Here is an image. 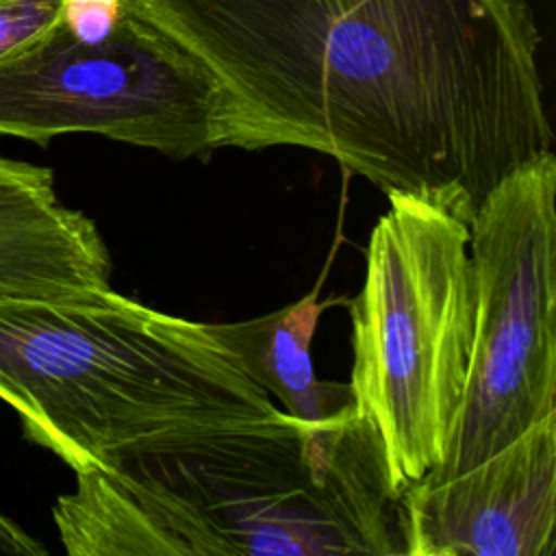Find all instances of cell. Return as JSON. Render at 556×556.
Segmentation results:
<instances>
[{
  "label": "cell",
  "instance_id": "cell-1",
  "mask_svg": "<svg viewBox=\"0 0 556 556\" xmlns=\"http://www.w3.org/2000/svg\"><path fill=\"white\" fill-rule=\"evenodd\" d=\"M217 78L213 146L321 152L471 222L552 152L528 0H124Z\"/></svg>",
  "mask_w": 556,
  "mask_h": 556
},
{
  "label": "cell",
  "instance_id": "cell-2",
  "mask_svg": "<svg viewBox=\"0 0 556 556\" xmlns=\"http://www.w3.org/2000/svg\"><path fill=\"white\" fill-rule=\"evenodd\" d=\"M74 473L52 506L70 556H406L404 489L356 408L174 430Z\"/></svg>",
  "mask_w": 556,
  "mask_h": 556
},
{
  "label": "cell",
  "instance_id": "cell-3",
  "mask_svg": "<svg viewBox=\"0 0 556 556\" xmlns=\"http://www.w3.org/2000/svg\"><path fill=\"white\" fill-rule=\"evenodd\" d=\"M0 400L74 471L141 439L280 410L213 324L113 289L0 295Z\"/></svg>",
  "mask_w": 556,
  "mask_h": 556
},
{
  "label": "cell",
  "instance_id": "cell-4",
  "mask_svg": "<svg viewBox=\"0 0 556 556\" xmlns=\"http://www.w3.org/2000/svg\"><path fill=\"white\" fill-rule=\"evenodd\" d=\"M350 302L354 406L406 489L445 458L473 337L469 222L419 195H389Z\"/></svg>",
  "mask_w": 556,
  "mask_h": 556
},
{
  "label": "cell",
  "instance_id": "cell-5",
  "mask_svg": "<svg viewBox=\"0 0 556 556\" xmlns=\"http://www.w3.org/2000/svg\"><path fill=\"white\" fill-rule=\"evenodd\" d=\"M473 337L445 458L456 476L556 415V156L500 180L469 222Z\"/></svg>",
  "mask_w": 556,
  "mask_h": 556
},
{
  "label": "cell",
  "instance_id": "cell-6",
  "mask_svg": "<svg viewBox=\"0 0 556 556\" xmlns=\"http://www.w3.org/2000/svg\"><path fill=\"white\" fill-rule=\"evenodd\" d=\"M219 85L159 26L126 11L111 37L85 43L56 22L0 59V135L48 143L72 132L206 159Z\"/></svg>",
  "mask_w": 556,
  "mask_h": 556
},
{
  "label": "cell",
  "instance_id": "cell-7",
  "mask_svg": "<svg viewBox=\"0 0 556 556\" xmlns=\"http://www.w3.org/2000/svg\"><path fill=\"white\" fill-rule=\"evenodd\" d=\"M406 556H552L556 415L478 465L404 489Z\"/></svg>",
  "mask_w": 556,
  "mask_h": 556
},
{
  "label": "cell",
  "instance_id": "cell-8",
  "mask_svg": "<svg viewBox=\"0 0 556 556\" xmlns=\"http://www.w3.org/2000/svg\"><path fill=\"white\" fill-rule=\"evenodd\" d=\"M111 289L91 217L65 206L50 167L0 154V295L67 300Z\"/></svg>",
  "mask_w": 556,
  "mask_h": 556
},
{
  "label": "cell",
  "instance_id": "cell-9",
  "mask_svg": "<svg viewBox=\"0 0 556 556\" xmlns=\"http://www.w3.org/2000/svg\"><path fill=\"white\" fill-rule=\"evenodd\" d=\"M326 306L311 291L274 313L213 324L254 382L278 400V408L313 426L332 424L356 408L348 382H324L315 374L313 337Z\"/></svg>",
  "mask_w": 556,
  "mask_h": 556
},
{
  "label": "cell",
  "instance_id": "cell-10",
  "mask_svg": "<svg viewBox=\"0 0 556 556\" xmlns=\"http://www.w3.org/2000/svg\"><path fill=\"white\" fill-rule=\"evenodd\" d=\"M61 20V0H0V59L46 35Z\"/></svg>",
  "mask_w": 556,
  "mask_h": 556
},
{
  "label": "cell",
  "instance_id": "cell-11",
  "mask_svg": "<svg viewBox=\"0 0 556 556\" xmlns=\"http://www.w3.org/2000/svg\"><path fill=\"white\" fill-rule=\"evenodd\" d=\"M126 15L124 0H61V24L85 43L104 41Z\"/></svg>",
  "mask_w": 556,
  "mask_h": 556
},
{
  "label": "cell",
  "instance_id": "cell-12",
  "mask_svg": "<svg viewBox=\"0 0 556 556\" xmlns=\"http://www.w3.org/2000/svg\"><path fill=\"white\" fill-rule=\"evenodd\" d=\"M48 549L0 510V556H46Z\"/></svg>",
  "mask_w": 556,
  "mask_h": 556
}]
</instances>
